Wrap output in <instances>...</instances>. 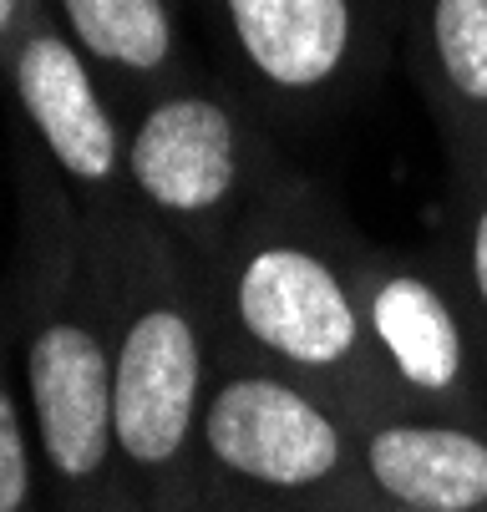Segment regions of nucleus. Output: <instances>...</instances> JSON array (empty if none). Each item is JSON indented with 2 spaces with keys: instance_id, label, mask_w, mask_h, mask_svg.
Wrapping results in <instances>:
<instances>
[{
  "instance_id": "f257e3e1",
  "label": "nucleus",
  "mask_w": 487,
  "mask_h": 512,
  "mask_svg": "<svg viewBox=\"0 0 487 512\" xmlns=\"http://www.w3.org/2000/svg\"><path fill=\"white\" fill-rule=\"evenodd\" d=\"M351 244L356 224L295 168L198 264L229 350L371 406L391 391L366 340Z\"/></svg>"
},
{
  "instance_id": "f03ea898",
  "label": "nucleus",
  "mask_w": 487,
  "mask_h": 512,
  "mask_svg": "<svg viewBox=\"0 0 487 512\" xmlns=\"http://www.w3.org/2000/svg\"><path fill=\"white\" fill-rule=\"evenodd\" d=\"M21 239L6 300L16 315L26 401L46 467L92 487L117 457L112 426V300L77 198L21 137Z\"/></svg>"
},
{
  "instance_id": "7ed1b4c3",
  "label": "nucleus",
  "mask_w": 487,
  "mask_h": 512,
  "mask_svg": "<svg viewBox=\"0 0 487 512\" xmlns=\"http://www.w3.org/2000/svg\"><path fill=\"white\" fill-rule=\"evenodd\" d=\"M112 300V426L117 457L148 477L173 472L219 365V320L198 254L122 208L87 224Z\"/></svg>"
},
{
  "instance_id": "20e7f679",
  "label": "nucleus",
  "mask_w": 487,
  "mask_h": 512,
  "mask_svg": "<svg viewBox=\"0 0 487 512\" xmlns=\"http://www.w3.org/2000/svg\"><path fill=\"white\" fill-rule=\"evenodd\" d=\"M290 173L269 117L208 61L127 107V203L198 259Z\"/></svg>"
},
{
  "instance_id": "39448f33",
  "label": "nucleus",
  "mask_w": 487,
  "mask_h": 512,
  "mask_svg": "<svg viewBox=\"0 0 487 512\" xmlns=\"http://www.w3.org/2000/svg\"><path fill=\"white\" fill-rule=\"evenodd\" d=\"M224 77L269 127L356 102L386 56L396 0H193Z\"/></svg>"
},
{
  "instance_id": "423d86ee",
  "label": "nucleus",
  "mask_w": 487,
  "mask_h": 512,
  "mask_svg": "<svg viewBox=\"0 0 487 512\" xmlns=\"http://www.w3.org/2000/svg\"><path fill=\"white\" fill-rule=\"evenodd\" d=\"M351 254L366 340L391 401L437 411L477 401L487 391V350L437 249H386L356 229Z\"/></svg>"
},
{
  "instance_id": "0eeeda50",
  "label": "nucleus",
  "mask_w": 487,
  "mask_h": 512,
  "mask_svg": "<svg viewBox=\"0 0 487 512\" xmlns=\"http://www.w3.org/2000/svg\"><path fill=\"white\" fill-rule=\"evenodd\" d=\"M198 447L224 477L269 492H320L351 467V431L335 396L224 340L198 416Z\"/></svg>"
},
{
  "instance_id": "6e6552de",
  "label": "nucleus",
  "mask_w": 487,
  "mask_h": 512,
  "mask_svg": "<svg viewBox=\"0 0 487 512\" xmlns=\"http://www.w3.org/2000/svg\"><path fill=\"white\" fill-rule=\"evenodd\" d=\"M0 82L31 137L41 163L77 198L82 224L132 208L127 203V107L97 77V66L66 41L51 16H41L11 61L0 66Z\"/></svg>"
},
{
  "instance_id": "1a4fd4ad",
  "label": "nucleus",
  "mask_w": 487,
  "mask_h": 512,
  "mask_svg": "<svg viewBox=\"0 0 487 512\" xmlns=\"http://www.w3.org/2000/svg\"><path fill=\"white\" fill-rule=\"evenodd\" d=\"M356 457L391 507L411 512H487V431L452 411L361 416Z\"/></svg>"
},
{
  "instance_id": "9d476101",
  "label": "nucleus",
  "mask_w": 487,
  "mask_h": 512,
  "mask_svg": "<svg viewBox=\"0 0 487 512\" xmlns=\"http://www.w3.org/2000/svg\"><path fill=\"white\" fill-rule=\"evenodd\" d=\"M41 11L97 66V77L122 97V107L203 66V56L188 46L178 0H41Z\"/></svg>"
},
{
  "instance_id": "9b49d317",
  "label": "nucleus",
  "mask_w": 487,
  "mask_h": 512,
  "mask_svg": "<svg viewBox=\"0 0 487 512\" xmlns=\"http://www.w3.org/2000/svg\"><path fill=\"white\" fill-rule=\"evenodd\" d=\"M442 153L487 148V0H396Z\"/></svg>"
},
{
  "instance_id": "f8f14e48",
  "label": "nucleus",
  "mask_w": 487,
  "mask_h": 512,
  "mask_svg": "<svg viewBox=\"0 0 487 512\" xmlns=\"http://www.w3.org/2000/svg\"><path fill=\"white\" fill-rule=\"evenodd\" d=\"M432 249L447 264L462 310L487 350V148L447 153V203Z\"/></svg>"
},
{
  "instance_id": "ddd939ff",
  "label": "nucleus",
  "mask_w": 487,
  "mask_h": 512,
  "mask_svg": "<svg viewBox=\"0 0 487 512\" xmlns=\"http://www.w3.org/2000/svg\"><path fill=\"white\" fill-rule=\"evenodd\" d=\"M31 507V442H26V416L21 401L0 365V512H26Z\"/></svg>"
},
{
  "instance_id": "4468645a",
  "label": "nucleus",
  "mask_w": 487,
  "mask_h": 512,
  "mask_svg": "<svg viewBox=\"0 0 487 512\" xmlns=\"http://www.w3.org/2000/svg\"><path fill=\"white\" fill-rule=\"evenodd\" d=\"M41 0H0V66L11 61V51L21 46V36L41 21Z\"/></svg>"
},
{
  "instance_id": "2eb2a0df",
  "label": "nucleus",
  "mask_w": 487,
  "mask_h": 512,
  "mask_svg": "<svg viewBox=\"0 0 487 512\" xmlns=\"http://www.w3.org/2000/svg\"><path fill=\"white\" fill-rule=\"evenodd\" d=\"M386 512H411V507H386Z\"/></svg>"
}]
</instances>
